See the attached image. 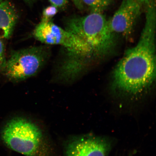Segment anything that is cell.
<instances>
[{
  "label": "cell",
  "mask_w": 156,
  "mask_h": 156,
  "mask_svg": "<svg viewBox=\"0 0 156 156\" xmlns=\"http://www.w3.org/2000/svg\"><path fill=\"white\" fill-rule=\"evenodd\" d=\"M147 5L145 26L137 43L126 51L113 73V87L126 94H141L155 81V0Z\"/></svg>",
  "instance_id": "obj_1"
},
{
  "label": "cell",
  "mask_w": 156,
  "mask_h": 156,
  "mask_svg": "<svg viewBox=\"0 0 156 156\" xmlns=\"http://www.w3.org/2000/svg\"><path fill=\"white\" fill-rule=\"evenodd\" d=\"M49 52L44 46L33 47L12 52L6 61L5 75L10 80L21 81L36 74L45 63Z\"/></svg>",
  "instance_id": "obj_4"
},
{
  "label": "cell",
  "mask_w": 156,
  "mask_h": 156,
  "mask_svg": "<svg viewBox=\"0 0 156 156\" xmlns=\"http://www.w3.org/2000/svg\"><path fill=\"white\" fill-rule=\"evenodd\" d=\"M51 5L55 6L58 8L62 9L67 5L68 0H49Z\"/></svg>",
  "instance_id": "obj_12"
},
{
  "label": "cell",
  "mask_w": 156,
  "mask_h": 156,
  "mask_svg": "<svg viewBox=\"0 0 156 156\" xmlns=\"http://www.w3.org/2000/svg\"><path fill=\"white\" fill-rule=\"evenodd\" d=\"M2 140L9 149L26 156H40L44 151L41 130L27 119L17 117L9 121L1 132Z\"/></svg>",
  "instance_id": "obj_3"
},
{
  "label": "cell",
  "mask_w": 156,
  "mask_h": 156,
  "mask_svg": "<svg viewBox=\"0 0 156 156\" xmlns=\"http://www.w3.org/2000/svg\"><path fill=\"white\" fill-rule=\"evenodd\" d=\"M137 1H139L141 3H143L147 4L151 0H137Z\"/></svg>",
  "instance_id": "obj_14"
},
{
  "label": "cell",
  "mask_w": 156,
  "mask_h": 156,
  "mask_svg": "<svg viewBox=\"0 0 156 156\" xmlns=\"http://www.w3.org/2000/svg\"><path fill=\"white\" fill-rule=\"evenodd\" d=\"M58 12V8L51 5L44 9L43 11L41 22H47L51 21V19Z\"/></svg>",
  "instance_id": "obj_10"
},
{
  "label": "cell",
  "mask_w": 156,
  "mask_h": 156,
  "mask_svg": "<svg viewBox=\"0 0 156 156\" xmlns=\"http://www.w3.org/2000/svg\"><path fill=\"white\" fill-rule=\"evenodd\" d=\"M141 12V3L137 0H122L118 9L109 20L112 32L126 38L130 36Z\"/></svg>",
  "instance_id": "obj_6"
},
{
  "label": "cell",
  "mask_w": 156,
  "mask_h": 156,
  "mask_svg": "<svg viewBox=\"0 0 156 156\" xmlns=\"http://www.w3.org/2000/svg\"><path fill=\"white\" fill-rule=\"evenodd\" d=\"M18 16L13 5L4 0L0 3V39H8L12 34Z\"/></svg>",
  "instance_id": "obj_8"
},
{
  "label": "cell",
  "mask_w": 156,
  "mask_h": 156,
  "mask_svg": "<svg viewBox=\"0 0 156 156\" xmlns=\"http://www.w3.org/2000/svg\"><path fill=\"white\" fill-rule=\"evenodd\" d=\"M34 35L35 38L43 43L64 47L69 52L71 59L78 60L80 56V44L77 36L51 21L41 22L35 28Z\"/></svg>",
  "instance_id": "obj_5"
},
{
  "label": "cell",
  "mask_w": 156,
  "mask_h": 156,
  "mask_svg": "<svg viewBox=\"0 0 156 156\" xmlns=\"http://www.w3.org/2000/svg\"><path fill=\"white\" fill-rule=\"evenodd\" d=\"M111 147L110 140L89 134L71 140L68 144L65 156H107Z\"/></svg>",
  "instance_id": "obj_7"
},
{
  "label": "cell",
  "mask_w": 156,
  "mask_h": 156,
  "mask_svg": "<svg viewBox=\"0 0 156 156\" xmlns=\"http://www.w3.org/2000/svg\"><path fill=\"white\" fill-rule=\"evenodd\" d=\"M83 5L89 8L91 12L102 13L112 4V0H81Z\"/></svg>",
  "instance_id": "obj_9"
},
{
  "label": "cell",
  "mask_w": 156,
  "mask_h": 156,
  "mask_svg": "<svg viewBox=\"0 0 156 156\" xmlns=\"http://www.w3.org/2000/svg\"><path fill=\"white\" fill-rule=\"evenodd\" d=\"M72 1L78 9H83V5L81 0H72Z\"/></svg>",
  "instance_id": "obj_13"
},
{
  "label": "cell",
  "mask_w": 156,
  "mask_h": 156,
  "mask_svg": "<svg viewBox=\"0 0 156 156\" xmlns=\"http://www.w3.org/2000/svg\"><path fill=\"white\" fill-rule=\"evenodd\" d=\"M66 29L79 38L85 64L110 53L115 44L109 20L102 13L71 17L67 21Z\"/></svg>",
  "instance_id": "obj_2"
},
{
  "label": "cell",
  "mask_w": 156,
  "mask_h": 156,
  "mask_svg": "<svg viewBox=\"0 0 156 156\" xmlns=\"http://www.w3.org/2000/svg\"><path fill=\"white\" fill-rule=\"evenodd\" d=\"M4 0H0V3H1Z\"/></svg>",
  "instance_id": "obj_16"
},
{
  "label": "cell",
  "mask_w": 156,
  "mask_h": 156,
  "mask_svg": "<svg viewBox=\"0 0 156 156\" xmlns=\"http://www.w3.org/2000/svg\"><path fill=\"white\" fill-rule=\"evenodd\" d=\"M6 61L4 44L1 39H0V71H3L4 69Z\"/></svg>",
  "instance_id": "obj_11"
},
{
  "label": "cell",
  "mask_w": 156,
  "mask_h": 156,
  "mask_svg": "<svg viewBox=\"0 0 156 156\" xmlns=\"http://www.w3.org/2000/svg\"><path fill=\"white\" fill-rule=\"evenodd\" d=\"M25 1L28 2H31L34 1V0H25Z\"/></svg>",
  "instance_id": "obj_15"
}]
</instances>
